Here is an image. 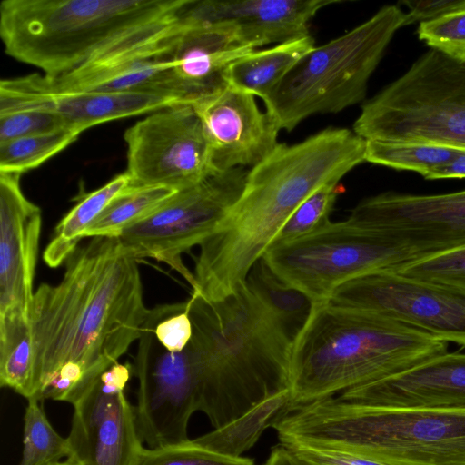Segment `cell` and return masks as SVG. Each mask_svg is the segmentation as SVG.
<instances>
[{"instance_id": "1", "label": "cell", "mask_w": 465, "mask_h": 465, "mask_svg": "<svg viewBox=\"0 0 465 465\" xmlns=\"http://www.w3.org/2000/svg\"><path fill=\"white\" fill-rule=\"evenodd\" d=\"M149 309L137 260L117 237H94L42 283L29 312L36 400L74 404L141 335Z\"/></svg>"}, {"instance_id": "2", "label": "cell", "mask_w": 465, "mask_h": 465, "mask_svg": "<svg viewBox=\"0 0 465 465\" xmlns=\"http://www.w3.org/2000/svg\"><path fill=\"white\" fill-rule=\"evenodd\" d=\"M365 148L353 131L332 127L297 143H279L248 170L237 201L199 245L193 292L216 302L239 289L293 212L365 162Z\"/></svg>"}, {"instance_id": "3", "label": "cell", "mask_w": 465, "mask_h": 465, "mask_svg": "<svg viewBox=\"0 0 465 465\" xmlns=\"http://www.w3.org/2000/svg\"><path fill=\"white\" fill-rule=\"evenodd\" d=\"M191 0H3L5 53L58 77L160 54Z\"/></svg>"}, {"instance_id": "4", "label": "cell", "mask_w": 465, "mask_h": 465, "mask_svg": "<svg viewBox=\"0 0 465 465\" xmlns=\"http://www.w3.org/2000/svg\"><path fill=\"white\" fill-rule=\"evenodd\" d=\"M196 357L199 411L214 429L290 387L296 333L260 301L246 281L228 297L187 300Z\"/></svg>"}, {"instance_id": "5", "label": "cell", "mask_w": 465, "mask_h": 465, "mask_svg": "<svg viewBox=\"0 0 465 465\" xmlns=\"http://www.w3.org/2000/svg\"><path fill=\"white\" fill-rule=\"evenodd\" d=\"M446 352V341L398 322L327 302L313 304L290 354L295 411Z\"/></svg>"}, {"instance_id": "6", "label": "cell", "mask_w": 465, "mask_h": 465, "mask_svg": "<svg viewBox=\"0 0 465 465\" xmlns=\"http://www.w3.org/2000/svg\"><path fill=\"white\" fill-rule=\"evenodd\" d=\"M273 429L292 443L355 453L385 465H465V410L360 405L326 398Z\"/></svg>"}, {"instance_id": "7", "label": "cell", "mask_w": 465, "mask_h": 465, "mask_svg": "<svg viewBox=\"0 0 465 465\" xmlns=\"http://www.w3.org/2000/svg\"><path fill=\"white\" fill-rule=\"evenodd\" d=\"M406 14L388 5L349 32L305 54L262 99L280 130L315 114L341 112L365 99L370 77Z\"/></svg>"}, {"instance_id": "8", "label": "cell", "mask_w": 465, "mask_h": 465, "mask_svg": "<svg viewBox=\"0 0 465 465\" xmlns=\"http://www.w3.org/2000/svg\"><path fill=\"white\" fill-rule=\"evenodd\" d=\"M352 131L365 141L465 149V64L430 49L362 104Z\"/></svg>"}, {"instance_id": "9", "label": "cell", "mask_w": 465, "mask_h": 465, "mask_svg": "<svg viewBox=\"0 0 465 465\" xmlns=\"http://www.w3.org/2000/svg\"><path fill=\"white\" fill-rule=\"evenodd\" d=\"M419 258L384 232L348 220L330 221L302 238L269 246L262 256L280 280L313 304L326 303L348 281L379 270H399Z\"/></svg>"}, {"instance_id": "10", "label": "cell", "mask_w": 465, "mask_h": 465, "mask_svg": "<svg viewBox=\"0 0 465 465\" xmlns=\"http://www.w3.org/2000/svg\"><path fill=\"white\" fill-rule=\"evenodd\" d=\"M246 168L214 173L177 191L152 213L123 229L117 236L133 258L150 257L176 270L194 286L193 273L181 255L200 245L217 229L240 196Z\"/></svg>"}, {"instance_id": "11", "label": "cell", "mask_w": 465, "mask_h": 465, "mask_svg": "<svg viewBox=\"0 0 465 465\" xmlns=\"http://www.w3.org/2000/svg\"><path fill=\"white\" fill-rule=\"evenodd\" d=\"M327 303L379 315L465 347V291L379 270L339 286Z\"/></svg>"}, {"instance_id": "12", "label": "cell", "mask_w": 465, "mask_h": 465, "mask_svg": "<svg viewBox=\"0 0 465 465\" xmlns=\"http://www.w3.org/2000/svg\"><path fill=\"white\" fill-rule=\"evenodd\" d=\"M133 371L138 381L135 412L143 442L156 449L188 441L189 420L199 411L196 358L191 341L182 351H168L146 317Z\"/></svg>"}, {"instance_id": "13", "label": "cell", "mask_w": 465, "mask_h": 465, "mask_svg": "<svg viewBox=\"0 0 465 465\" xmlns=\"http://www.w3.org/2000/svg\"><path fill=\"white\" fill-rule=\"evenodd\" d=\"M127 169L136 186L179 191L217 173L201 120L191 104L155 111L124 134Z\"/></svg>"}, {"instance_id": "14", "label": "cell", "mask_w": 465, "mask_h": 465, "mask_svg": "<svg viewBox=\"0 0 465 465\" xmlns=\"http://www.w3.org/2000/svg\"><path fill=\"white\" fill-rule=\"evenodd\" d=\"M134 372L129 362L104 371L73 405L67 440L77 465H137L144 450L135 407L125 394Z\"/></svg>"}, {"instance_id": "15", "label": "cell", "mask_w": 465, "mask_h": 465, "mask_svg": "<svg viewBox=\"0 0 465 465\" xmlns=\"http://www.w3.org/2000/svg\"><path fill=\"white\" fill-rule=\"evenodd\" d=\"M347 220L384 232L422 258L465 246V190L380 193L359 203Z\"/></svg>"}, {"instance_id": "16", "label": "cell", "mask_w": 465, "mask_h": 465, "mask_svg": "<svg viewBox=\"0 0 465 465\" xmlns=\"http://www.w3.org/2000/svg\"><path fill=\"white\" fill-rule=\"evenodd\" d=\"M193 106L201 120L216 173L252 168L279 144L280 129L248 93L229 85Z\"/></svg>"}, {"instance_id": "17", "label": "cell", "mask_w": 465, "mask_h": 465, "mask_svg": "<svg viewBox=\"0 0 465 465\" xmlns=\"http://www.w3.org/2000/svg\"><path fill=\"white\" fill-rule=\"evenodd\" d=\"M21 175L0 172V316L29 319L42 213L24 195Z\"/></svg>"}, {"instance_id": "18", "label": "cell", "mask_w": 465, "mask_h": 465, "mask_svg": "<svg viewBox=\"0 0 465 465\" xmlns=\"http://www.w3.org/2000/svg\"><path fill=\"white\" fill-rule=\"evenodd\" d=\"M188 6L183 27L167 43L163 54L172 62L177 80L194 105L227 88L230 65L255 49L230 25L193 19L187 13Z\"/></svg>"}, {"instance_id": "19", "label": "cell", "mask_w": 465, "mask_h": 465, "mask_svg": "<svg viewBox=\"0 0 465 465\" xmlns=\"http://www.w3.org/2000/svg\"><path fill=\"white\" fill-rule=\"evenodd\" d=\"M339 397L368 406L465 410V353H443Z\"/></svg>"}, {"instance_id": "20", "label": "cell", "mask_w": 465, "mask_h": 465, "mask_svg": "<svg viewBox=\"0 0 465 465\" xmlns=\"http://www.w3.org/2000/svg\"><path fill=\"white\" fill-rule=\"evenodd\" d=\"M341 0H192L187 12L197 21L232 25L256 50L310 35L309 24Z\"/></svg>"}, {"instance_id": "21", "label": "cell", "mask_w": 465, "mask_h": 465, "mask_svg": "<svg viewBox=\"0 0 465 465\" xmlns=\"http://www.w3.org/2000/svg\"><path fill=\"white\" fill-rule=\"evenodd\" d=\"M4 85L25 93H148L177 98L191 104L162 52L109 68L89 70L58 77L33 74L5 79ZM192 105V104H191Z\"/></svg>"}, {"instance_id": "22", "label": "cell", "mask_w": 465, "mask_h": 465, "mask_svg": "<svg viewBox=\"0 0 465 465\" xmlns=\"http://www.w3.org/2000/svg\"><path fill=\"white\" fill-rule=\"evenodd\" d=\"M185 104L174 97L148 93L32 94L0 84V115L25 109H45L62 116L83 133L109 121Z\"/></svg>"}, {"instance_id": "23", "label": "cell", "mask_w": 465, "mask_h": 465, "mask_svg": "<svg viewBox=\"0 0 465 465\" xmlns=\"http://www.w3.org/2000/svg\"><path fill=\"white\" fill-rule=\"evenodd\" d=\"M314 46V39L310 35L271 48L254 50L230 65L229 85L263 99Z\"/></svg>"}, {"instance_id": "24", "label": "cell", "mask_w": 465, "mask_h": 465, "mask_svg": "<svg viewBox=\"0 0 465 465\" xmlns=\"http://www.w3.org/2000/svg\"><path fill=\"white\" fill-rule=\"evenodd\" d=\"M295 411L290 388L267 398L233 421L193 440L214 452L242 457L262 433Z\"/></svg>"}, {"instance_id": "25", "label": "cell", "mask_w": 465, "mask_h": 465, "mask_svg": "<svg viewBox=\"0 0 465 465\" xmlns=\"http://www.w3.org/2000/svg\"><path fill=\"white\" fill-rule=\"evenodd\" d=\"M132 185L130 175L124 172L80 200L55 227L43 255L45 263L56 268L65 262L92 223L114 198Z\"/></svg>"}, {"instance_id": "26", "label": "cell", "mask_w": 465, "mask_h": 465, "mask_svg": "<svg viewBox=\"0 0 465 465\" xmlns=\"http://www.w3.org/2000/svg\"><path fill=\"white\" fill-rule=\"evenodd\" d=\"M0 384L36 399L31 330L23 314L0 316Z\"/></svg>"}, {"instance_id": "27", "label": "cell", "mask_w": 465, "mask_h": 465, "mask_svg": "<svg viewBox=\"0 0 465 465\" xmlns=\"http://www.w3.org/2000/svg\"><path fill=\"white\" fill-rule=\"evenodd\" d=\"M176 192L168 187L133 184L106 206L84 238L117 237L123 229L152 213Z\"/></svg>"}, {"instance_id": "28", "label": "cell", "mask_w": 465, "mask_h": 465, "mask_svg": "<svg viewBox=\"0 0 465 465\" xmlns=\"http://www.w3.org/2000/svg\"><path fill=\"white\" fill-rule=\"evenodd\" d=\"M465 149L434 143L366 141L365 162L396 170L416 172L423 177L452 161Z\"/></svg>"}, {"instance_id": "29", "label": "cell", "mask_w": 465, "mask_h": 465, "mask_svg": "<svg viewBox=\"0 0 465 465\" xmlns=\"http://www.w3.org/2000/svg\"><path fill=\"white\" fill-rule=\"evenodd\" d=\"M246 282L268 310L297 335L312 312V301L280 280L262 258L251 269Z\"/></svg>"}, {"instance_id": "30", "label": "cell", "mask_w": 465, "mask_h": 465, "mask_svg": "<svg viewBox=\"0 0 465 465\" xmlns=\"http://www.w3.org/2000/svg\"><path fill=\"white\" fill-rule=\"evenodd\" d=\"M40 402L36 399L27 400L19 465H54L69 457L67 438L54 429Z\"/></svg>"}, {"instance_id": "31", "label": "cell", "mask_w": 465, "mask_h": 465, "mask_svg": "<svg viewBox=\"0 0 465 465\" xmlns=\"http://www.w3.org/2000/svg\"><path fill=\"white\" fill-rule=\"evenodd\" d=\"M81 133L66 128L0 143V172L16 173L35 169L73 143Z\"/></svg>"}, {"instance_id": "32", "label": "cell", "mask_w": 465, "mask_h": 465, "mask_svg": "<svg viewBox=\"0 0 465 465\" xmlns=\"http://www.w3.org/2000/svg\"><path fill=\"white\" fill-rule=\"evenodd\" d=\"M340 193L339 183H327L315 191L293 212L269 246L302 238L330 222Z\"/></svg>"}, {"instance_id": "33", "label": "cell", "mask_w": 465, "mask_h": 465, "mask_svg": "<svg viewBox=\"0 0 465 465\" xmlns=\"http://www.w3.org/2000/svg\"><path fill=\"white\" fill-rule=\"evenodd\" d=\"M417 34L430 49L465 64V0L446 14L419 24Z\"/></svg>"}, {"instance_id": "34", "label": "cell", "mask_w": 465, "mask_h": 465, "mask_svg": "<svg viewBox=\"0 0 465 465\" xmlns=\"http://www.w3.org/2000/svg\"><path fill=\"white\" fill-rule=\"evenodd\" d=\"M137 465H255L252 459L225 456L193 440L156 449L144 448Z\"/></svg>"}, {"instance_id": "35", "label": "cell", "mask_w": 465, "mask_h": 465, "mask_svg": "<svg viewBox=\"0 0 465 465\" xmlns=\"http://www.w3.org/2000/svg\"><path fill=\"white\" fill-rule=\"evenodd\" d=\"M396 271L465 291V246L424 256Z\"/></svg>"}, {"instance_id": "36", "label": "cell", "mask_w": 465, "mask_h": 465, "mask_svg": "<svg viewBox=\"0 0 465 465\" xmlns=\"http://www.w3.org/2000/svg\"><path fill=\"white\" fill-rule=\"evenodd\" d=\"M159 342L168 351L184 350L193 337L188 302L161 304L149 309L147 315Z\"/></svg>"}, {"instance_id": "37", "label": "cell", "mask_w": 465, "mask_h": 465, "mask_svg": "<svg viewBox=\"0 0 465 465\" xmlns=\"http://www.w3.org/2000/svg\"><path fill=\"white\" fill-rule=\"evenodd\" d=\"M66 128L70 127L64 119L54 112L38 108L15 111L0 115V143Z\"/></svg>"}, {"instance_id": "38", "label": "cell", "mask_w": 465, "mask_h": 465, "mask_svg": "<svg viewBox=\"0 0 465 465\" xmlns=\"http://www.w3.org/2000/svg\"><path fill=\"white\" fill-rule=\"evenodd\" d=\"M304 465H385L369 458L335 449L292 443L283 446Z\"/></svg>"}, {"instance_id": "39", "label": "cell", "mask_w": 465, "mask_h": 465, "mask_svg": "<svg viewBox=\"0 0 465 465\" xmlns=\"http://www.w3.org/2000/svg\"><path fill=\"white\" fill-rule=\"evenodd\" d=\"M464 0H428L404 1L409 12L406 14V25L419 22L423 23L440 16L460 6Z\"/></svg>"}, {"instance_id": "40", "label": "cell", "mask_w": 465, "mask_h": 465, "mask_svg": "<svg viewBox=\"0 0 465 465\" xmlns=\"http://www.w3.org/2000/svg\"><path fill=\"white\" fill-rule=\"evenodd\" d=\"M263 465H304L282 445L274 448Z\"/></svg>"}, {"instance_id": "41", "label": "cell", "mask_w": 465, "mask_h": 465, "mask_svg": "<svg viewBox=\"0 0 465 465\" xmlns=\"http://www.w3.org/2000/svg\"><path fill=\"white\" fill-rule=\"evenodd\" d=\"M54 465H77L75 462L70 460H63L57 464H54Z\"/></svg>"}]
</instances>
